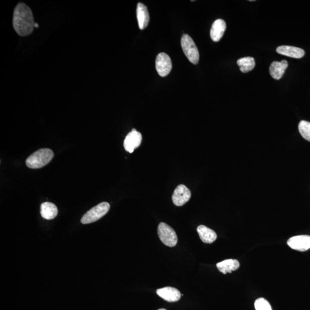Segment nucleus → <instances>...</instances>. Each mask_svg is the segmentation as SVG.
Returning <instances> with one entry per match:
<instances>
[{
  "label": "nucleus",
  "mask_w": 310,
  "mask_h": 310,
  "mask_svg": "<svg viewBox=\"0 0 310 310\" xmlns=\"http://www.w3.org/2000/svg\"><path fill=\"white\" fill-rule=\"evenodd\" d=\"M255 308L256 310H272L269 302L266 299L263 298H259L256 300Z\"/></svg>",
  "instance_id": "aec40b11"
},
{
  "label": "nucleus",
  "mask_w": 310,
  "mask_h": 310,
  "mask_svg": "<svg viewBox=\"0 0 310 310\" xmlns=\"http://www.w3.org/2000/svg\"><path fill=\"white\" fill-rule=\"evenodd\" d=\"M58 210L57 207L51 202H44L40 206L41 217L47 220H52L57 216Z\"/></svg>",
  "instance_id": "dca6fc26"
},
{
  "label": "nucleus",
  "mask_w": 310,
  "mask_h": 310,
  "mask_svg": "<svg viewBox=\"0 0 310 310\" xmlns=\"http://www.w3.org/2000/svg\"><path fill=\"white\" fill-rule=\"evenodd\" d=\"M137 17L139 28L144 29L147 28L150 22V14L147 7L143 3H138L137 6Z\"/></svg>",
  "instance_id": "4468645a"
},
{
  "label": "nucleus",
  "mask_w": 310,
  "mask_h": 310,
  "mask_svg": "<svg viewBox=\"0 0 310 310\" xmlns=\"http://www.w3.org/2000/svg\"><path fill=\"white\" fill-rule=\"evenodd\" d=\"M191 193L189 189L184 184H180L173 192L172 199L173 204L177 206H181L186 204L191 198Z\"/></svg>",
  "instance_id": "0eeeda50"
},
{
  "label": "nucleus",
  "mask_w": 310,
  "mask_h": 310,
  "mask_svg": "<svg viewBox=\"0 0 310 310\" xmlns=\"http://www.w3.org/2000/svg\"><path fill=\"white\" fill-rule=\"evenodd\" d=\"M35 24L30 7L24 3H18L13 13V25L15 31L21 36H28L33 31Z\"/></svg>",
  "instance_id": "f257e3e1"
},
{
  "label": "nucleus",
  "mask_w": 310,
  "mask_h": 310,
  "mask_svg": "<svg viewBox=\"0 0 310 310\" xmlns=\"http://www.w3.org/2000/svg\"><path fill=\"white\" fill-rule=\"evenodd\" d=\"M158 237L162 243L169 247H173L177 244V237L171 226L164 222H161L158 226Z\"/></svg>",
  "instance_id": "39448f33"
},
{
  "label": "nucleus",
  "mask_w": 310,
  "mask_h": 310,
  "mask_svg": "<svg viewBox=\"0 0 310 310\" xmlns=\"http://www.w3.org/2000/svg\"><path fill=\"white\" fill-rule=\"evenodd\" d=\"M287 244L294 250L305 252L310 249V236L301 235L291 237Z\"/></svg>",
  "instance_id": "6e6552de"
},
{
  "label": "nucleus",
  "mask_w": 310,
  "mask_h": 310,
  "mask_svg": "<svg viewBox=\"0 0 310 310\" xmlns=\"http://www.w3.org/2000/svg\"><path fill=\"white\" fill-rule=\"evenodd\" d=\"M156 293L158 296L168 302L178 301L181 296L178 290L171 287L158 289Z\"/></svg>",
  "instance_id": "9d476101"
},
{
  "label": "nucleus",
  "mask_w": 310,
  "mask_h": 310,
  "mask_svg": "<svg viewBox=\"0 0 310 310\" xmlns=\"http://www.w3.org/2000/svg\"><path fill=\"white\" fill-rule=\"evenodd\" d=\"M277 52L279 54L296 59L303 58L305 54V52L303 49L289 46V45H281V46L278 47L277 49Z\"/></svg>",
  "instance_id": "9b49d317"
},
{
  "label": "nucleus",
  "mask_w": 310,
  "mask_h": 310,
  "mask_svg": "<svg viewBox=\"0 0 310 310\" xmlns=\"http://www.w3.org/2000/svg\"><path fill=\"white\" fill-rule=\"evenodd\" d=\"M298 128L302 137L310 142V123L307 121H301L299 124Z\"/></svg>",
  "instance_id": "6ab92c4d"
},
{
  "label": "nucleus",
  "mask_w": 310,
  "mask_h": 310,
  "mask_svg": "<svg viewBox=\"0 0 310 310\" xmlns=\"http://www.w3.org/2000/svg\"><path fill=\"white\" fill-rule=\"evenodd\" d=\"M172 67L171 59L167 54L161 52L158 54L156 59V69L160 77L167 76Z\"/></svg>",
  "instance_id": "423d86ee"
},
{
  "label": "nucleus",
  "mask_w": 310,
  "mask_h": 310,
  "mask_svg": "<svg viewBox=\"0 0 310 310\" xmlns=\"http://www.w3.org/2000/svg\"><path fill=\"white\" fill-rule=\"evenodd\" d=\"M217 267L218 270L222 272V274L232 273L233 271L239 269L240 263L237 260H225L217 263Z\"/></svg>",
  "instance_id": "f3484780"
},
{
  "label": "nucleus",
  "mask_w": 310,
  "mask_h": 310,
  "mask_svg": "<svg viewBox=\"0 0 310 310\" xmlns=\"http://www.w3.org/2000/svg\"><path fill=\"white\" fill-rule=\"evenodd\" d=\"M165 310L164 309H159V310Z\"/></svg>",
  "instance_id": "4be33fe9"
},
{
  "label": "nucleus",
  "mask_w": 310,
  "mask_h": 310,
  "mask_svg": "<svg viewBox=\"0 0 310 310\" xmlns=\"http://www.w3.org/2000/svg\"><path fill=\"white\" fill-rule=\"evenodd\" d=\"M54 155L50 149H40L32 154L26 160V165L32 169L40 168L50 162Z\"/></svg>",
  "instance_id": "f03ea898"
},
{
  "label": "nucleus",
  "mask_w": 310,
  "mask_h": 310,
  "mask_svg": "<svg viewBox=\"0 0 310 310\" xmlns=\"http://www.w3.org/2000/svg\"><path fill=\"white\" fill-rule=\"evenodd\" d=\"M109 209L110 205L109 203L104 202L98 204L84 214L81 219L82 224H88L99 220L107 214Z\"/></svg>",
  "instance_id": "20e7f679"
},
{
  "label": "nucleus",
  "mask_w": 310,
  "mask_h": 310,
  "mask_svg": "<svg viewBox=\"0 0 310 310\" xmlns=\"http://www.w3.org/2000/svg\"><path fill=\"white\" fill-rule=\"evenodd\" d=\"M197 232L200 240L204 243L211 244L217 239V234L213 230L204 225H200L198 227Z\"/></svg>",
  "instance_id": "2eb2a0df"
},
{
  "label": "nucleus",
  "mask_w": 310,
  "mask_h": 310,
  "mask_svg": "<svg viewBox=\"0 0 310 310\" xmlns=\"http://www.w3.org/2000/svg\"><path fill=\"white\" fill-rule=\"evenodd\" d=\"M181 46L189 61L197 65L199 60V51L194 40L187 34H184L181 37Z\"/></svg>",
  "instance_id": "7ed1b4c3"
},
{
  "label": "nucleus",
  "mask_w": 310,
  "mask_h": 310,
  "mask_svg": "<svg viewBox=\"0 0 310 310\" xmlns=\"http://www.w3.org/2000/svg\"><path fill=\"white\" fill-rule=\"evenodd\" d=\"M237 65L240 67V70L243 73H247L251 71L255 67V60L252 57H245L237 60Z\"/></svg>",
  "instance_id": "a211bd4d"
},
{
  "label": "nucleus",
  "mask_w": 310,
  "mask_h": 310,
  "mask_svg": "<svg viewBox=\"0 0 310 310\" xmlns=\"http://www.w3.org/2000/svg\"><path fill=\"white\" fill-rule=\"evenodd\" d=\"M39 27V25L37 23H36L35 22V28H38Z\"/></svg>",
  "instance_id": "412c9836"
},
{
  "label": "nucleus",
  "mask_w": 310,
  "mask_h": 310,
  "mask_svg": "<svg viewBox=\"0 0 310 310\" xmlns=\"http://www.w3.org/2000/svg\"><path fill=\"white\" fill-rule=\"evenodd\" d=\"M289 64L286 60H283L281 62H274L270 67V74L271 76L276 80H279L285 74V70Z\"/></svg>",
  "instance_id": "ddd939ff"
},
{
  "label": "nucleus",
  "mask_w": 310,
  "mask_h": 310,
  "mask_svg": "<svg viewBox=\"0 0 310 310\" xmlns=\"http://www.w3.org/2000/svg\"><path fill=\"white\" fill-rule=\"evenodd\" d=\"M226 28V22L222 19L215 20L211 26L210 36L215 42L220 41L224 36Z\"/></svg>",
  "instance_id": "f8f14e48"
},
{
  "label": "nucleus",
  "mask_w": 310,
  "mask_h": 310,
  "mask_svg": "<svg viewBox=\"0 0 310 310\" xmlns=\"http://www.w3.org/2000/svg\"><path fill=\"white\" fill-rule=\"evenodd\" d=\"M142 141V135L135 129L132 130L126 136L124 142L125 150L130 153H134L135 149L141 146Z\"/></svg>",
  "instance_id": "1a4fd4ad"
}]
</instances>
